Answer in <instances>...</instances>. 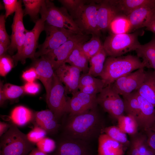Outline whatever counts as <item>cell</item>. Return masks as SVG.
<instances>
[{
  "label": "cell",
  "mask_w": 155,
  "mask_h": 155,
  "mask_svg": "<svg viewBox=\"0 0 155 155\" xmlns=\"http://www.w3.org/2000/svg\"><path fill=\"white\" fill-rule=\"evenodd\" d=\"M63 127V135L88 142L99 137L103 133L105 120L98 106L85 112L69 116Z\"/></svg>",
  "instance_id": "6da1fadb"
},
{
  "label": "cell",
  "mask_w": 155,
  "mask_h": 155,
  "mask_svg": "<svg viewBox=\"0 0 155 155\" xmlns=\"http://www.w3.org/2000/svg\"><path fill=\"white\" fill-rule=\"evenodd\" d=\"M145 67L142 61L137 56L108 57L106 59L103 71L100 77L104 83L105 87L119 78Z\"/></svg>",
  "instance_id": "7a4b0ae2"
},
{
  "label": "cell",
  "mask_w": 155,
  "mask_h": 155,
  "mask_svg": "<svg viewBox=\"0 0 155 155\" xmlns=\"http://www.w3.org/2000/svg\"><path fill=\"white\" fill-rule=\"evenodd\" d=\"M34 144L12 123L8 130L1 137L0 155H29L35 148Z\"/></svg>",
  "instance_id": "3957f363"
},
{
  "label": "cell",
  "mask_w": 155,
  "mask_h": 155,
  "mask_svg": "<svg viewBox=\"0 0 155 155\" xmlns=\"http://www.w3.org/2000/svg\"><path fill=\"white\" fill-rule=\"evenodd\" d=\"M40 13L49 25L65 28L76 34H84L65 8L58 7L50 1L45 0Z\"/></svg>",
  "instance_id": "277c9868"
},
{
  "label": "cell",
  "mask_w": 155,
  "mask_h": 155,
  "mask_svg": "<svg viewBox=\"0 0 155 155\" xmlns=\"http://www.w3.org/2000/svg\"><path fill=\"white\" fill-rule=\"evenodd\" d=\"M140 34L136 32L120 34H110L103 43V48L107 56L120 57L135 51L141 44L138 40V37Z\"/></svg>",
  "instance_id": "5b68a950"
},
{
  "label": "cell",
  "mask_w": 155,
  "mask_h": 155,
  "mask_svg": "<svg viewBox=\"0 0 155 155\" xmlns=\"http://www.w3.org/2000/svg\"><path fill=\"white\" fill-rule=\"evenodd\" d=\"M45 21L43 17L38 19L35 23L32 30H27L26 33L24 41L20 52L12 57L15 64L20 61L24 64L26 59H35L36 50L38 48V40L41 32L44 30Z\"/></svg>",
  "instance_id": "8992f818"
},
{
  "label": "cell",
  "mask_w": 155,
  "mask_h": 155,
  "mask_svg": "<svg viewBox=\"0 0 155 155\" xmlns=\"http://www.w3.org/2000/svg\"><path fill=\"white\" fill-rule=\"evenodd\" d=\"M98 7L96 0L87 1L74 19L83 34L96 35L100 37L101 32L97 20Z\"/></svg>",
  "instance_id": "52a82bcc"
},
{
  "label": "cell",
  "mask_w": 155,
  "mask_h": 155,
  "mask_svg": "<svg viewBox=\"0 0 155 155\" xmlns=\"http://www.w3.org/2000/svg\"><path fill=\"white\" fill-rule=\"evenodd\" d=\"M44 30L46 33V38L43 43L38 45V50L36 53L35 59L59 47L76 34L67 29L49 25L45 23Z\"/></svg>",
  "instance_id": "ba28073f"
},
{
  "label": "cell",
  "mask_w": 155,
  "mask_h": 155,
  "mask_svg": "<svg viewBox=\"0 0 155 155\" xmlns=\"http://www.w3.org/2000/svg\"><path fill=\"white\" fill-rule=\"evenodd\" d=\"M63 85L54 73L51 89L46 98L49 109L59 121L68 112V99L67 98Z\"/></svg>",
  "instance_id": "9c48e42d"
},
{
  "label": "cell",
  "mask_w": 155,
  "mask_h": 155,
  "mask_svg": "<svg viewBox=\"0 0 155 155\" xmlns=\"http://www.w3.org/2000/svg\"><path fill=\"white\" fill-rule=\"evenodd\" d=\"M97 99L98 105L114 119L117 120L119 117L124 115L123 100L110 85L104 88L98 94Z\"/></svg>",
  "instance_id": "30bf717a"
},
{
  "label": "cell",
  "mask_w": 155,
  "mask_h": 155,
  "mask_svg": "<svg viewBox=\"0 0 155 155\" xmlns=\"http://www.w3.org/2000/svg\"><path fill=\"white\" fill-rule=\"evenodd\" d=\"M90 38L89 35L75 34L59 47L44 55L50 61L55 71L64 63L77 46L87 41Z\"/></svg>",
  "instance_id": "8fae6325"
},
{
  "label": "cell",
  "mask_w": 155,
  "mask_h": 155,
  "mask_svg": "<svg viewBox=\"0 0 155 155\" xmlns=\"http://www.w3.org/2000/svg\"><path fill=\"white\" fill-rule=\"evenodd\" d=\"M51 155H94L89 142L63 135Z\"/></svg>",
  "instance_id": "7c38bea8"
},
{
  "label": "cell",
  "mask_w": 155,
  "mask_h": 155,
  "mask_svg": "<svg viewBox=\"0 0 155 155\" xmlns=\"http://www.w3.org/2000/svg\"><path fill=\"white\" fill-rule=\"evenodd\" d=\"M22 1L18 0L16 10L15 13L13 23L11 26L12 33L10 36V43L7 52L13 55L20 51L23 45L27 30L25 28L23 21L24 16L22 8Z\"/></svg>",
  "instance_id": "4fadbf2b"
},
{
  "label": "cell",
  "mask_w": 155,
  "mask_h": 155,
  "mask_svg": "<svg viewBox=\"0 0 155 155\" xmlns=\"http://www.w3.org/2000/svg\"><path fill=\"white\" fill-rule=\"evenodd\" d=\"M145 72L144 68L139 69L119 78L110 85L120 95L129 94L140 87L144 80Z\"/></svg>",
  "instance_id": "5bb4252c"
},
{
  "label": "cell",
  "mask_w": 155,
  "mask_h": 155,
  "mask_svg": "<svg viewBox=\"0 0 155 155\" xmlns=\"http://www.w3.org/2000/svg\"><path fill=\"white\" fill-rule=\"evenodd\" d=\"M55 73L65 85L66 93L73 94L79 90L81 71L77 67L64 63Z\"/></svg>",
  "instance_id": "9a60e30c"
},
{
  "label": "cell",
  "mask_w": 155,
  "mask_h": 155,
  "mask_svg": "<svg viewBox=\"0 0 155 155\" xmlns=\"http://www.w3.org/2000/svg\"><path fill=\"white\" fill-rule=\"evenodd\" d=\"M68 99L69 116L78 115L90 110L98 105L97 95L88 94L78 91Z\"/></svg>",
  "instance_id": "2e32d148"
},
{
  "label": "cell",
  "mask_w": 155,
  "mask_h": 155,
  "mask_svg": "<svg viewBox=\"0 0 155 155\" xmlns=\"http://www.w3.org/2000/svg\"><path fill=\"white\" fill-rule=\"evenodd\" d=\"M34 67L39 80L43 85L46 92V98L49 96L52 87L54 70L49 60L44 55L35 59Z\"/></svg>",
  "instance_id": "e0dca14e"
},
{
  "label": "cell",
  "mask_w": 155,
  "mask_h": 155,
  "mask_svg": "<svg viewBox=\"0 0 155 155\" xmlns=\"http://www.w3.org/2000/svg\"><path fill=\"white\" fill-rule=\"evenodd\" d=\"M132 31L146 27L155 17V4L144 6L135 10L127 16Z\"/></svg>",
  "instance_id": "ac0fdd59"
},
{
  "label": "cell",
  "mask_w": 155,
  "mask_h": 155,
  "mask_svg": "<svg viewBox=\"0 0 155 155\" xmlns=\"http://www.w3.org/2000/svg\"><path fill=\"white\" fill-rule=\"evenodd\" d=\"M98 4L97 13L98 25L101 32L108 30L109 25L113 19L119 13L110 0H96Z\"/></svg>",
  "instance_id": "d6986e66"
},
{
  "label": "cell",
  "mask_w": 155,
  "mask_h": 155,
  "mask_svg": "<svg viewBox=\"0 0 155 155\" xmlns=\"http://www.w3.org/2000/svg\"><path fill=\"white\" fill-rule=\"evenodd\" d=\"M136 92L140 106V113L136 121L139 129L144 132L150 128L155 120V106L136 91Z\"/></svg>",
  "instance_id": "ffe728a7"
},
{
  "label": "cell",
  "mask_w": 155,
  "mask_h": 155,
  "mask_svg": "<svg viewBox=\"0 0 155 155\" xmlns=\"http://www.w3.org/2000/svg\"><path fill=\"white\" fill-rule=\"evenodd\" d=\"M129 141L126 155H155V152L148 144L144 132L130 135Z\"/></svg>",
  "instance_id": "44dd1931"
},
{
  "label": "cell",
  "mask_w": 155,
  "mask_h": 155,
  "mask_svg": "<svg viewBox=\"0 0 155 155\" xmlns=\"http://www.w3.org/2000/svg\"><path fill=\"white\" fill-rule=\"evenodd\" d=\"M34 119L37 125L49 135L57 133L60 127L59 121L49 109L35 112L34 114Z\"/></svg>",
  "instance_id": "7402d4cb"
},
{
  "label": "cell",
  "mask_w": 155,
  "mask_h": 155,
  "mask_svg": "<svg viewBox=\"0 0 155 155\" xmlns=\"http://www.w3.org/2000/svg\"><path fill=\"white\" fill-rule=\"evenodd\" d=\"M124 147L104 133L98 138V155H124Z\"/></svg>",
  "instance_id": "603a6c76"
},
{
  "label": "cell",
  "mask_w": 155,
  "mask_h": 155,
  "mask_svg": "<svg viewBox=\"0 0 155 155\" xmlns=\"http://www.w3.org/2000/svg\"><path fill=\"white\" fill-rule=\"evenodd\" d=\"M105 87L103 81L88 73L81 75L79 84V91L92 95H97Z\"/></svg>",
  "instance_id": "cb8c5ba5"
},
{
  "label": "cell",
  "mask_w": 155,
  "mask_h": 155,
  "mask_svg": "<svg viewBox=\"0 0 155 155\" xmlns=\"http://www.w3.org/2000/svg\"><path fill=\"white\" fill-rule=\"evenodd\" d=\"M137 93L155 107V71L145 72L143 81Z\"/></svg>",
  "instance_id": "d4e9b609"
},
{
  "label": "cell",
  "mask_w": 155,
  "mask_h": 155,
  "mask_svg": "<svg viewBox=\"0 0 155 155\" xmlns=\"http://www.w3.org/2000/svg\"><path fill=\"white\" fill-rule=\"evenodd\" d=\"M119 13L127 16L140 7L155 4V0H110Z\"/></svg>",
  "instance_id": "484cf974"
},
{
  "label": "cell",
  "mask_w": 155,
  "mask_h": 155,
  "mask_svg": "<svg viewBox=\"0 0 155 155\" xmlns=\"http://www.w3.org/2000/svg\"><path fill=\"white\" fill-rule=\"evenodd\" d=\"M135 51L136 56L142 59L145 67L152 69L155 71V40L154 38L146 44H140Z\"/></svg>",
  "instance_id": "4316f807"
},
{
  "label": "cell",
  "mask_w": 155,
  "mask_h": 155,
  "mask_svg": "<svg viewBox=\"0 0 155 155\" xmlns=\"http://www.w3.org/2000/svg\"><path fill=\"white\" fill-rule=\"evenodd\" d=\"M82 44L73 50L64 63L77 67L83 73L86 74L89 70V60L81 49Z\"/></svg>",
  "instance_id": "83f0119b"
},
{
  "label": "cell",
  "mask_w": 155,
  "mask_h": 155,
  "mask_svg": "<svg viewBox=\"0 0 155 155\" xmlns=\"http://www.w3.org/2000/svg\"><path fill=\"white\" fill-rule=\"evenodd\" d=\"M10 118L17 126H23L34 119V114L28 108L23 106L15 107L11 111Z\"/></svg>",
  "instance_id": "f1b7e54d"
},
{
  "label": "cell",
  "mask_w": 155,
  "mask_h": 155,
  "mask_svg": "<svg viewBox=\"0 0 155 155\" xmlns=\"http://www.w3.org/2000/svg\"><path fill=\"white\" fill-rule=\"evenodd\" d=\"M108 30L110 34H120L130 33L132 30L127 16L119 14L111 22Z\"/></svg>",
  "instance_id": "f546056e"
},
{
  "label": "cell",
  "mask_w": 155,
  "mask_h": 155,
  "mask_svg": "<svg viewBox=\"0 0 155 155\" xmlns=\"http://www.w3.org/2000/svg\"><path fill=\"white\" fill-rule=\"evenodd\" d=\"M107 54L103 48L89 60L88 73L94 77L100 76L103 71Z\"/></svg>",
  "instance_id": "4dcf8cb0"
},
{
  "label": "cell",
  "mask_w": 155,
  "mask_h": 155,
  "mask_svg": "<svg viewBox=\"0 0 155 155\" xmlns=\"http://www.w3.org/2000/svg\"><path fill=\"white\" fill-rule=\"evenodd\" d=\"M103 44L100 37L92 35L90 38L81 44V49L89 60L96 55L103 48Z\"/></svg>",
  "instance_id": "1f68e13d"
},
{
  "label": "cell",
  "mask_w": 155,
  "mask_h": 155,
  "mask_svg": "<svg viewBox=\"0 0 155 155\" xmlns=\"http://www.w3.org/2000/svg\"><path fill=\"white\" fill-rule=\"evenodd\" d=\"M122 96L124 103L125 112L127 115L133 116L136 120L140 113V106L136 91Z\"/></svg>",
  "instance_id": "d6a6232c"
},
{
  "label": "cell",
  "mask_w": 155,
  "mask_h": 155,
  "mask_svg": "<svg viewBox=\"0 0 155 155\" xmlns=\"http://www.w3.org/2000/svg\"><path fill=\"white\" fill-rule=\"evenodd\" d=\"M118 127L123 132L130 136L138 132V125L134 117L130 115H123L117 119Z\"/></svg>",
  "instance_id": "836d02e7"
},
{
  "label": "cell",
  "mask_w": 155,
  "mask_h": 155,
  "mask_svg": "<svg viewBox=\"0 0 155 155\" xmlns=\"http://www.w3.org/2000/svg\"><path fill=\"white\" fill-rule=\"evenodd\" d=\"M44 0H23L22 2L25 7L24 15H28L34 23L40 18L39 14L44 2Z\"/></svg>",
  "instance_id": "e575fe53"
},
{
  "label": "cell",
  "mask_w": 155,
  "mask_h": 155,
  "mask_svg": "<svg viewBox=\"0 0 155 155\" xmlns=\"http://www.w3.org/2000/svg\"><path fill=\"white\" fill-rule=\"evenodd\" d=\"M103 133L122 144L124 147L128 148L129 141L127 139V134L118 126H111L106 127L103 131Z\"/></svg>",
  "instance_id": "d590c367"
},
{
  "label": "cell",
  "mask_w": 155,
  "mask_h": 155,
  "mask_svg": "<svg viewBox=\"0 0 155 155\" xmlns=\"http://www.w3.org/2000/svg\"><path fill=\"white\" fill-rule=\"evenodd\" d=\"M59 2L68 11L73 20L87 1L83 0H59Z\"/></svg>",
  "instance_id": "8d00e7d4"
},
{
  "label": "cell",
  "mask_w": 155,
  "mask_h": 155,
  "mask_svg": "<svg viewBox=\"0 0 155 155\" xmlns=\"http://www.w3.org/2000/svg\"><path fill=\"white\" fill-rule=\"evenodd\" d=\"M3 90L7 100L18 98L25 93L23 86H19L10 83L3 85Z\"/></svg>",
  "instance_id": "74e56055"
},
{
  "label": "cell",
  "mask_w": 155,
  "mask_h": 155,
  "mask_svg": "<svg viewBox=\"0 0 155 155\" xmlns=\"http://www.w3.org/2000/svg\"><path fill=\"white\" fill-rule=\"evenodd\" d=\"M15 64L12 57L7 54L0 57V75L4 77L12 69Z\"/></svg>",
  "instance_id": "f35d334b"
},
{
  "label": "cell",
  "mask_w": 155,
  "mask_h": 155,
  "mask_svg": "<svg viewBox=\"0 0 155 155\" xmlns=\"http://www.w3.org/2000/svg\"><path fill=\"white\" fill-rule=\"evenodd\" d=\"M46 134V132L44 129L36 125L26 135L30 142L35 144L45 137Z\"/></svg>",
  "instance_id": "ab89813d"
},
{
  "label": "cell",
  "mask_w": 155,
  "mask_h": 155,
  "mask_svg": "<svg viewBox=\"0 0 155 155\" xmlns=\"http://www.w3.org/2000/svg\"><path fill=\"white\" fill-rule=\"evenodd\" d=\"M36 144L38 149L48 154L53 152L56 147V143L53 140L46 137Z\"/></svg>",
  "instance_id": "60d3db41"
},
{
  "label": "cell",
  "mask_w": 155,
  "mask_h": 155,
  "mask_svg": "<svg viewBox=\"0 0 155 155\" xmlns=\"http://www.w3.org/2000/svg\"><path fill=\"white\" fill-rule=\"evenodd\" d=\"M6 18L5 14L0 16V42L9 46L10 43V37L7 34L5 28Z\"/></svg>",
  "instance_id": "b9f144b4"
},
{
  "label": "cell",
  "mask_w": 155,
  "mask_h": 155,
  "mask_svg": "<svg viewBox=\"0 0 155 155\" xmlns=\"http://www.w3.org/2000/svg\"><path fill=\"white\" fill-rule=\"evenodd\" d=\"M3 2L5 9L6 18L14 13L17 8L18 1L17 0H3Z\"/></svg>",
  "instance_id": "7bdbcfd3"
},
{
  "label": "cell",
  "mask_w": 155,
  "mask_h": 155,
  "mask_svg": "<svg viewBox=\"0 0 155 155\" xmlns=\"http://www.w3.org/2000/svg\"><path fill=\"white\" fill-rule=\"evenodd\" d=\"M22 79L27 82H33L38 77L36 70L33 67L24 71L22 76Z\"/></svg>",
  "instance_id": "ee69618b"
},
{
  "label": "cell",
  "mask_w": 155,
  "mask_h": 155,
  "mask_svg": "<svg viewBox=\"0 0 155 155\" xmlns=\"http://www.w3.org/2000/svg\"><path fill=\"white\" fill-rule=\"evenodd\" d=\"M23 86L25 93L31 95L36 94L40 89L39 84L35 82H27Z\"/></svg>",
  "instance_id": "f6af8a7d"
},
{
  "label": "cell",
  "mask_w": 155,
  "mask_h": 155,
  "mask_svg": "<svg viewBox=\"0 0 155 155\" xmlns=\"http://www.w3.org/2000/svg\"><path fill=\"white\" fill-rule=\"evenodd\" d=\"M144 132L146 135L148 145L155 152V132L148 129Z\"/></svg>",
  "instance_id": "bcb514c9"
},
{
  "label": "cell",
  "mask_w": 155,
  "mask_h": 155,
  "mask_svg": "<svg viewBox=\"0 0 155 155\" xmlns=\"http://www.w3.org/2000/svg\"><path fill=\"white\" fill-rule=\"evenodd\" d=\"M10 124H9L3 122H0V136L1 137L9 129Z\"/></svg>",
  "instance_id": "7dc6e473"
},
{
  "label": "cell",
  "mask_w": 155,
  "mask_h": 155,
  "mask_svg": "<svg viewBox=\"0 0 155 155\" xmlns=\"http://www.w3.org/2000/svg\"><path fill=\"white\" fill-rule=\"evenodd\" d=\"M3 82L1 81L0 83V105L1 106L3 105L5 101L7 100L3 90Z\"/></svg>",
  "instance_id": "c3c4849f"
},
{
  "label": "cell",
  "mask_w": 155,
  "mask_h": 155,
  "mask_svg": "<svg viewBox=\"0 0 155 155\" xmlns=\"http://www.w3.org/2000/svg\"><path fill=\"white\" fill-rule=\"evenodd\" d=\"M29 155H51V154L44 152L37 148H34L30 152Z\"/></svg>",
  "instance_id": "681fc988"
},
{
  "label": "cell",
  "mask_w": 155,
  "mask_h": 155,
  "mask_svg": "<svg viewBox=\"0 0 155 155\" xmlns=\"http://www.w3.org/2000/svg\"><path fill=\"white\" fill-rule=\"evenodd\" d=\"M8 47V45L0 42V57L7 54Z\"/></svg>",
  "instance_id": "f907efd6"
},
{
  "label": "cell",
  "mask_w": 155,
  "mask_h": 155,
  "mask_svg": "<svg viewBox=\"0 0 155 155\" xmlns=\"http://www.w3.org/2000/svg\"><path fill=\"white\" fill-rule=\"evenodd\" d=\"M146 29L147 30L155 34V17L148 26L146 27Z\"/></svg>",
  "instance_id": "816d5d0a"
},
{
  "label": "cell",
  "mask_w": 155,
  "mask_h": 155,
  "mask_svg": "<svg viewBox=\"0 0 155 155\" xmlns=\"http://www.w3.org/2000/svg\"><path fill=\"white\" fill-rule=\"evenodd\" d=\"M150 129L155 132V120Z\"/></svg>",
  "instance_id": "f5cc1de1"
},
{
  "label": "cell",
  "mask_w": 155,
  "mask_h": 155,
  "mask_svg": "<svg viewBox=\"0 0 155 155\" xmlns=\"http://www.w3.org/2000/svg\"><path fill=\"white\" fill-rule=\"evenodd\" d=\"M153 38H154V40H155V35L154 36H153Z\"/></svg>",
  "instance_id": "db71d44e"
}]
</instances>
